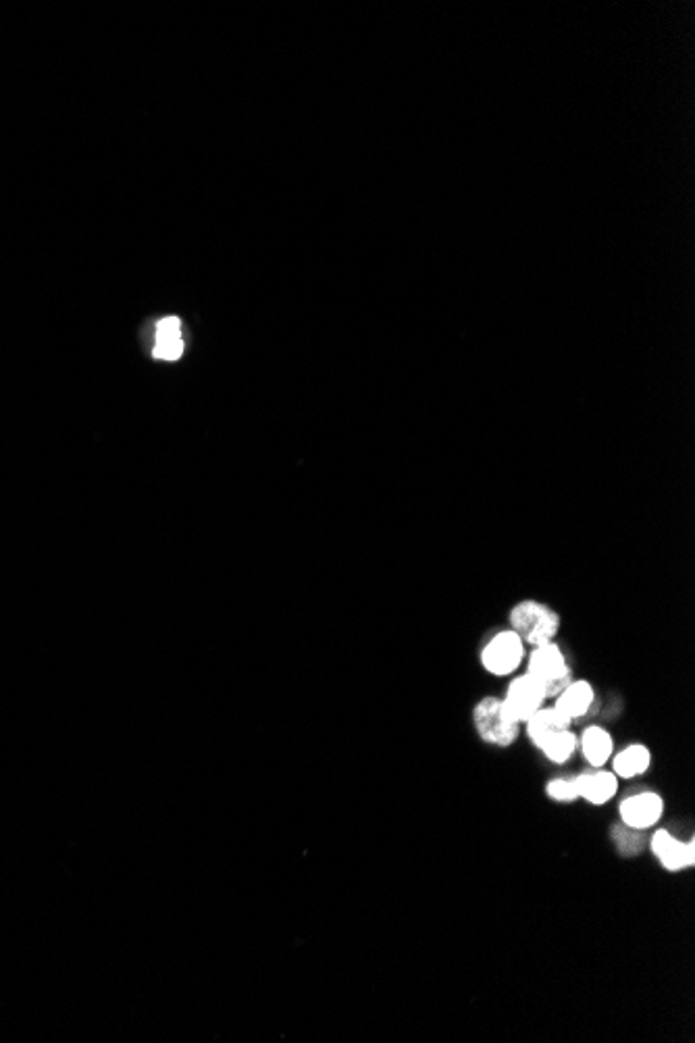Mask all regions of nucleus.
I'll list each match as a JSON object with an SVG mask.
<instances>
[{
	"label": "nucleus",
	"instance_id": "obj_1",
	"mask_svg": "<svg viewBox=\"0 0 695 1043\" xmlns=\"http://www.w3.org/2000/svg\"><path fill=\"white\" fill-rule=\"evenodd\" d=\"M508 623L510 629L523 640V644H529L533 648L539 644L554 642L562 621L550 604L529 598L517 602L510 608Z\"/></svg>",
	"mask_w": 695,
	"mask_h": 1043
},
{
	"label": "nucleus",
	"instance_id": "obj_2",
	"mask_svg": "<svg viewBox=\"0 0 695 1043\" xmlns=\"http://www.w3.org/2000/svg\"><path fill=\"white\" fill-rule=\"evenodd\" d=\"M473 727L479 740L494 748H510L519 740L521 725L504 708L502 698H481L473 708Z\"/></svg>",
	"mask_w": 695,
	"mask_h": 1043
},
{
	"label": "nucleus",
	"instance_id": "obj_3",
	"mask_svg": "<svg viewBox=\"0 0 695 1043\" xmlns=\"http://www.w3.org/2000/svg\"><path fill=\"white\" fill-rule=\"evenodd\" d=\"M525 660L527 673L544 685L548 698H556L575 679L569 658H566L556 640L533 646Z\"/></svg>",
	"mask_w": 695,
	"mask_h": 1043
},
{
	"label": "nucleus",
	"instance_id": "obj_4",
	"mask_svg": "<svg viewBox=\"0 0 695 1043\" xmlns=\"http://www.w3.org/2000/svg\"><path fill=\"white\" fill-rule=\"evenodd\" d=\"M525 656L527 652L523 640L508 627L496 631L492 638L483 644L479 652V663L489 675L512 677L525 663Z\"/></svg>",
	"mask_w": 695,
	"mask_h": 1043
},
{
	"label": "nucleus",
	"instance_id": "obj_5",
	"mask_svg": "<svg viewBox=\"0 0 695 1043\" xmlns=\"http://www.w3.org/2000/svg\"><path fill=\"white\" fill-rule=\"evenodd\" d=\"M548 700L550 698L546 694L544 685L539 683L533 675H529L527 671L521 673V675H512L508 688H506V694L502 698L504 708L508 710V715L514 721H517L521 727Z\"/></svg>",
	"mask_w": 695,
	"mask_h": 1043
},
{
	"label": "nucleus",
	"instance_id": "obj_6",
	"mask_svg": "<svg viewBox=\"0 0 695 1043\" xmlns=\"http://www.w3.org/2000/svg\"><path fill=\"white\" fill-rule=\"evenodd\" d=\"M648 848L668 873H681L695 864L693 839H681L664 827H654V833L648 837Z\"/></svg>",
	"mask_w": 695,
	"mask_h": 1043
},
{
	"label": "nucleus",
	"instance_id": "obj_7",
	"mask_svg": "<svg viewBox=\"0 0 695 1043\" xmlns=\"http://www.w3.org/2000/svg\"><path fill=\"white\" fill-rule=\"evenodd\" d=\"M666 810V802L662 794L654 790H641L633 792L627 798L619 802V823L637 829V831H652L660 825Z\"/></svg>",
	"mask_w": 695,
	"mask_h": 1043
},
{
	"label": "nucleus",
	"instance_id": "obj_8",
	"mask_svg": "<svg viewBox=\"0 0 695 1043\" xmlns=\"http://www.w3.org/2000/svg\"><path fill=\"white\" fill-rule=\"evenodd\" d=\"M577 783V794L579 800L589 806H606L610 804L616 794H619V783L621 779L616 777L610 769H589L585 773L575 775Z\"/></svg>",
	"mask_w": 695,
	"mask_h": 1043
},
{
	"label": "nucleus",
	"instance_id": "obj_9",
	"mask_svg": "<svg viewBox=\"0 0 695 1043\" xmlns=\"http://www.w3.org/2000/svg\"><path fill=\"white\" fill-rule=\"evenodd\" d=\"M186 352L184 323L177 317H165L154 323L150 354L159 361H177Z\"/></svg>",
	"mask_w": 695,
	"mask_h": 1043
},
{
	"label": "nucleus",
	"instance_id": "obj_10",
	"mask_svg": "<svg viewBox=\"0 0 695 1043\" xmlns=\"http://www.w3.org/2000/svg\"><path fill=\"white\" fill-rule=\"evenodd\" d=\"M596 704V688L587 679H573L566 688L554 698V706L571 723L585 719Z\"/></svg>",
	"mask_w": 695,
	"mask_h": 1043
},
{
	"label": "nucleus",
	"instance_id": "obj_11",
	"mask_svg": "<svg viewBox=\"0 0 695 1043\" xmlns=\"http://www.w3.org/2000/svg\"><path fill=\"white\" fill-rule=\"evenodd\" d=\"M523 725H525V733L529 737V742L539 750L544 744H548L552 737H556L558 733L571 729L573 723L566 719L554 704L552 706L544 704Z\"/></svg>",
	"mask_w": 695,
	"mask_h": 1043
},
{
	"label": "nucleus",
	"instance_id": "obj_12",
	"mask_svg": "<svg viewBox=\"0 0 695 1043\" xmlns=\"http://www.w3.org/2000/svg\"><path fill=\"white\" fill-rule=\"evenodd\" d=\"M577 750L591 769H602L614 754V737L600 725H589L577 735Z\"/></svg>",
	"mask_w": 695,
	"mask_h": 1043
},
{
	"label": "nucleus",
	"instance_id": "obj_13",
	"mask_svg": "<svg viewBox=\"0 0 695 1043\" xmlns=\"http://www.w3.org/2000/svg\"><path fill=\"white\" fill-rule=\"evenodd\" d=\"M652 762H654V756H652V750L646 746V744H627L625 748L621 750H614L612 758H610V765H612V773L619 777V779H637V777H643L650 769H652Z\"/></svg>",
	"mask_w": 695,
	"mask_h": 1043
},
{
	"label": "nucleus",
	"instance_id": "obj_14",
	"mask_svg": "<svg viewBox=\"0 0 695 1043\" xmlns=\"http://www.w3.org/2000/svg\"><path fill=\"white\" fill-rule=\"evenodd\" d=\"M648 837H650L648 831H637V829H631V827H627L623 823H616L610 829L612 846L623 858L637 856V854H641L643 850H646L648 848Z\"/></svg>",
	"mask_w": 695,
	"mask_h": 1043
},
{
	"label": "nucleus",
	"instance_id": "obj_15",
	"mask_svg": "<svg viewBox=\"0 0 695 1043\" xmlns=\"http://www.w3.org/2000/svg\"><path fill=\"white\" fill-rule=\"evenodd\" d=\"M539 752H542L544 758L548 762H552V765L562 767L577 752V733L573 729H566V731L558 733L556 737H552L548 744H544L542 748H539Z\"/></svg>",
	"mask_w": 695,
	"mask_h": 1043
},
{
	"label": "nucleus",
	"instance_id": "obj_16",
	"mask_svg": "<svg viewBox=\"0 0 695 1043\" xmlns=\"http://www.w3.org/2000/svg\"><path fill=\"white\" fill-rule=\"evenodd\" d=\"M546 796L556 804H573L579 802L575 777H554L546 783Z\"/></svg>",
	"mask_w": 695,
	"mask_h": 1043
}]
</instances>
